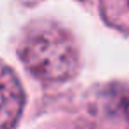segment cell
I'll list each match as a JSON object with an SVG mask.
<instances>
[{
  "instance_id": "6da1fadb",
  "label": "cell",
  "mask_w": 129,
  "mask_h": 129,
  "mask_svg": "<svg viewBox=\"0 0 129 129\" xmlns=\"http://www.w3.org/2000/svg\"><path fill=\"white\" fill-rule=\"evenodd\" d=\"M16 53L25 69L44 85L73 80L81 64L73 32L48 18L34 20L23 27L16 41Z\"/></svg>"
},
{
  "instance_id": "7a4b0ae2",
  "label": "cell",
  "mask_w": 129,
  "mask_h": 129,
  "mask_svg": "<svg viewBox=\"0 0 129 129\" xmlns=\"http://www.w3.org/2000/svg\"><path fill=\"white\" fill-rule=\"evenodd\" d=\"M25 108V90L18 74L0 60V129H14Z\"/></svg>"
},
{
  "instance_id": "3957f363",
  "label": "cell",
  "mask_w": 129,
  "mask_h": 129,
  "mask_svg": "<svg viewBox=\"0 0 129 129\" xmlns=\"http://www.w3.org/2000/svg\"><path fill=\"white\" fill-rule=\"evenodd\" d=\"M97 7L103 21L110 28L129 36V0H99Z\"/></svg>"
}]
</instances>
